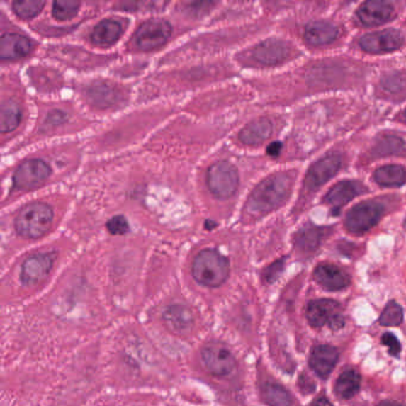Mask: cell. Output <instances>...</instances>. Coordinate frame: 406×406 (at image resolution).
I'll list each match as a JSON object with an SVG mask.
<instances>
[{"mask_svg":"<svg viewBox=\"0 0 406 406\" xmlns=\"http://www.w3.org/2000/svg\"><path fill=\"white\" fill-rule=\"evenodd\" d=\"M164 323L173 332H186L192 329L194 318L190 309L183 305L168 306L162 315Z\"/></svg>","mask_w":406,"mask_h":406,"instance_id":"obj_19","label":"cell"},{"mask_svg":"<svg viewBox=\"0 0 406 406\" xmlns=\"http://www.w3.org/2000/svg\"><path fill=\"white\" fill-rule=\"evenodd\" d=\"M79 8H80V3L78 1L57 0L52 4V16L59 21H68L78 13Z\"/></svg>","mask_w":406,"mask_h":406,"instance_id":"obj_31","label":"cell"},{"mask_svg":"<svg viewBox=\"0 0 406 406\" xmlns=\"http://www.w3.org/2000/svg\"><path fill=\"white\" fill-rule=\"evenodd\" d=\"M404 147L405 146L402 138L393 135H386L376 141L373 153L376 154V157H388L402 153Z\"/></svg>","mask_w":406,"mask_h":406,"instance_id":"obj_29","label":"cell"},{"mask_svg":"<svg viewBox=\"0 0 406 406\" xmlns=\"http://www.w3.org/2000/svg\"><path fill=\"white\" fill-rule=\"evenodd\" d=\"M323 230L315 225H305L295 235V247L300 253H313L321 244Z\"/></svg>","mask_w":406,"mask_h":406,"instance_id":"obj_23","label":"cell"},{"mask_svg":"<svg viewBox=\"0 0 406 406\" xmlns=\"http://www.w3.org/2000/svg\"><path fill=\"white\" fill-rule=\"evenodd\" d=\"M45 1L40 0H26V1H15L13 3V11L16 15L23 19H31L42 11L45 6Z\"/></svg>","mask_w":406,"mask_h":406,"instance_id":"obj_30","label":"cell"},{"mask_svg":"<svg viewBox=\"0 0 406 406\" xmlns=\"http://www.w3.org/2000/svg\"><path fill=\"white\" fill-rule=\"evenodd\" d=\"M271 134H272L271 122L266 118H260L243 128L239 132V140L248 146H256L269 140Z\"/></svg>","mask_w":406,"mask_h":406,"instance_id":"obj_21","label":"cell"},{"mask_svg":"<svg viewBox=\"0 0 406 406\" xmlns=\"http://www.w3.org/2000/svg\"><path fill=\"white\" fill-rule=\"evenodd\" d=\"M402 35L395 29L376 31L362 36L360 40L361 48L372 54H384L400 48L402 45Z\"/></svg>","mask_w":406,"mask_h":406,"instance_id":"obj_11","label":"cell"},{"mask_svg":"<svg viewBox=\"0 0 406 406\" xmlns=\"http://www.w3.org/2000/svg\"><path fill=\"white\" fill-rule=\"evenodd\" d=\"M393 16L392 5L385 1H367L358 10V18L366 26H381Z\"/></svg>","mask_w":406,"mask_h":406,"instance_id":"obj_16","label":"cell"},{"mask_svg":"<svg viewBox=\"0 0 406 406\" xmlns=\"http://www.w3.org/2000/svg\"><path fill=\"white\" fill-rule=\"evenodd\" d=\"M315 280L329 291H339L351 283V278L344 271L334 265H320L313 273Z\"/></svg>","mask_w":406,"mask_h":406,"instance_id":"obj_14","label":"cell"},{"mask_svg":"<svg viewBox=\"0 0 406 406\" xmlns=\"http://www.w3.org/2000/svg\"><path fill=\"white\" fill-rule=\"evenodd\" d=\"M122 33H123V28L120 22H117L115 19H105L96 26L91 38L96 45L105 47V45H113L120 38Z\"/></svg>","mask_w":406,"mask_h":406,"instance_id":"obj_22","label":"cell"},{"mask_svg":"<svg viewBox=\"0 0 406 406\" xmlns=\"http://www.w3.org/2000/svg\"><path fill=\"white\" fill-rule=\"evenodd\" d=\"M402 317H404V313H402V306L398 305L395 302H390L381 313L379 322L384 327H395L402 323Z\"/></svg>","mask_w":406,"mask_h":406,"instance_id":"obj_32","label":"cell"},{"mask_svg":"<svg viewBox=\"0 0 406 406\" xmlns=\"http://www.w3.org/2000/svg\"><path fill=\"white\" fill-rule=\"evenodd\" d=\"M171 34V26L160 19H152L142 24L136 31V42L143 50L160 48Z\"/></svg>","mask_w":406,"mask_h":406,"instance_id":"obj_9","label":"cell"},{"mask_svg":"<svg viewBox=\"0 0 406 406\" xmlns=\"http://www.w3.org/2000/svg\"><path fill=\"white\" fill-rule=\"evenodd\" d=\"M208 186L211 193L220 199H227L235 194L239 187V171L227 161H218L208 171Z\"/></svg>","mask_w":406,"mask_h":406,"instance_id":"obj_4","label":"cell"},{"mask_svg":"<svg viewBox=\"0 0 406 406\" xmlns=\"http://www.w3.org/2000/svg\"><path fill=\"white\" fill-rule=\"evenodd\" d=\"M55 254L50 253L35 254L28 257L23 264L21 272L23 285L34 286L45 280L52 269Z\"/></svg>","mask_w":406,"mask_h":406,"instance_id":"obj_10","label":"cell"},{"mask_svg":"<svg viewBox=\"0 0 406 406\" xmlns=\"http://www.w3.org/2000/svg\"><path fill=\"white\" fill-rule=\"evenodd\" d=\"M281 148H283V145L280 142H274L272 145H269V148H267V154L271 157H278Z\"/></svg>","mask_w":406,"mask_h":406,"instance_id":"obj_37","label":"cell"},{"mask_svg":"<svg viewBox=\"0 0 406 406\" xmlns=\"http://www.w3.org/2000/svg\"><path fill=\"white\" fill-rule=\"evenodd\" d=\"M201 361L215 376H227L236 368V360L227 346L220 342L206 344L201 351Z\"/></svg>","mask_w":406,"mask_h":406,"instance_id":"obj_7","label":"cell"},{"mask_svg":"<svg viewBox=\"0 0 406 406\" xmlns=\"http://www.w3.org/2000/svg\"><path fill=\"white\" fill-rule=\"evenodd\" d=\"M31 41L21 34H4L0 40V56L3 60H16L30 52Z\"/></svg>","mask_w":406,"mask_h":406,"instance_id":"obj_18","label":"cell"},{"mask_svg":"<svg viewBox=\"0 0 406 406\" xmlns=\"http://www.w3.org/2000/svg\"><path fill=\"white\" fill-rule=\"evenodd\" d=\"M306 318L313 328H322L328 325L332 330L342 328L344 318L339 311V303L332 299H318L309 303Z\"/></svg>","mask_w":406,"mask_h":406,"instance_id":"obj_5","label":"cell"},{"mask_svg":"<svg viewBox=\"0 0 406 406\" xmlns=\"http://www.w3.org/2000/svg\"><path fill=\"white\" fill-rule=\"evenodd\" d=\"M374 179L381 186H399L405 183L406 169L398 164H388L376 169Z\"/></svg>","mask_w":406,"mask_h":406,"instance_id":"obj_24","label":"cell"},{"mask_svg":"<svg viewBox=\"0 0 406 406\" xmlns=\"http://www.w3.org/2000/svg\"><path fill=\"white\" fill-rule=\"evenodd\" d=\"M365 191V186L358 181L343 180L329 191V193L325 196V201L332 206V210H339Z\"/></svg>","mask_w":406,"mask_h":406,"instance_id":"obj_13","label":"cell"},{"mask_svg":"<svg viewBox=\"0 0 406 406\" xmlns=\"http://www.w3.org/2000/svg\"><path fill=\"white\" fill-rule=\"evenodd\" d=\"M384 206L376 201H365L354 206L346 213V227L354 234H363L376 225L383 215Z\"/></svg>","mask_w":406,"mask_h":406,"instance_id":"obj_6","label":"cell"},{"mask_svg":"<svg viewBox=\"0 0 406 406\" xmlns=\"http://www.w3.org/2000/svg\"><path fill=\"white\" fill-rule=\"evenodd\" d=\"M400 118H402V120H404V122L406 123V110L405 111L402 112V115H400Z\"/></svg>","mask_w":406,"mask_h":406,"instance_id":"obj_40","label":"cell"},{"mask_svg":"<svg viewBox=\"0 0 406 406\" xmlns=\"http://www.w3.org/2000/svg\"><path fill=\"white\" fill-rule=\"evenodd\" d=\"M291 176L278 173L261 181L247 201V210L254 215H264L279 208L291 193Z\"/></svg>","mask_w":406,"mask_h":406,"instance_id":"obj_1","label":"cell"},{"mask_svg":"<svg viewBox=\"0 0 406 406\" xmlns=\"http://www.w3.org/2000/svg\"><path fill=\"white\" fill-rule=\"evenodd\" d=\"M337 361L339 353L334 346H318L311 353L309 363L317 376L327 378L332 372V369L335 368Z\"/></svg>","mask_w":406,"mask_h":406,"instance_id":"obj_17","label":"cell"},{"mask_svg":"<svg viewBox=\"0 0 406 406\" xmlns=\"http://www.w3.org/2000/svg\"><path fill=\"white\" fill-rule=\"evenodd\" d=\"M361 385V376L354 369L343 372L336 381V393L343 399L353 398Z\"/></svg>","mask_w":406,"mask_h":406,"instance_id":"obj_26","label":"cell"},{"mask_svg":"<svg viewBox=\"0 0 406 406\" xmlns=\"http://www.w3.org/2000/svg\"><path fill=\"white\" fill-rule=\"evenodd\" d=\"M230 266L227 257L215 249L201 250L194 257L192 276L197 283L206 287H220L229 278Z\"/></svg>","mask_w":406,"mask_h":406,"instance_id":"obj_2","label":"cell"},{"mask_svg":"<svg viewBox=\"0 0 406 406\" xmlns=\"http://www.w3.org/2000/svg\"><path fill=\"white\" fill-rule=\"evenodd\" d=\"M379 406H405L402 405V404H399L397 402H390V400H386V402H381L380 405Z\"/></svg>","mask_w":406,"mask_h":406,"instance_id":"obj_39","label":"cell"},{"mask_svg":"<svg viewBox=\"0 0 406 406\" xmlns=\"http://www.w3.org/2000/svg\"><path fill=\"white\" fill-rule=\"evenodd\" d=\"M89 96L99 108H108L117 103L118 94L111 86L106 84H96L89 91Z\"/></svg>","mask_w":406,"mask_h":406,"instance_id":"obj_28","label":"cell"},{"mask_svg":"<svg viewBox=\"0 0 406 406\" xmlns=\"http://www.w3.org/2000/svg\"><path fill=\"white\" fill-rule=\"evenodd\" d=\"M290 54V48L285 42L279 40H267L256 45L253 50L255 60L260 64L273 66L283 62Z\"/></svg>","mask_w":406,"mask_h":406,"instance_id":"obj_15","label":"cell"},{"mask_svg":"<svg viewBox=\"0 0 406 406\" xmlns=\"http://www.w3.org/2000/svg\"><path fill=\"white\" fill-rule=\"evenodd\" d=\"M22 118V111L16 101H5L0 108V131L3 134L15 130Z\"/></svg>","mask_w":406,"mask_h":406,"instance_id":"obj_25","label":"cell"},{"mask_svg":"<svg viewBox=\"0 0 406 406\" xmlns=\"http://www.w3.org/2000/svg\"><path fill=\"white\" fill-rule=\"evenodd\" d=\"M339 29L328 22H312L305 28L304 38L311 45H325L335 41Z\"/></svg>","mask_w":406,"mask_h":406,"instance_id":"obj_20","label":"cell"},{"mask_svg":"<svg viewBox=\"0 0 406 406\" xmlns=\"http://www.w3.org/2000/svg\"><path fill=\"white\" fill-rule=\"evenodd\" d=\"M385 89L390 91V92H399V91L404 89L405 86V82H404V78L400 77V75H393V77H390V78L385 79V81L383 82Z\"/></svg>","mask_w":406,"mask_h":406,"instance_id":"obj_35","label":"cell"},{"mask_svg":"<svg viewBox=\"0 0 406 406\" xmlns=\"http://www.w3.org/2000/svg\"><path fill=\"white\" fill-rule=\"evenodd\" d=\"M52 217L54 213L50 206L45 203H31L16 217V230L26 239H40L50 229Z\"/></svg>","mask_w":406,"mask_h":406,"instance_id":"obj_3","label":"cell"},{"mask_svg":"<svg viewBox=\"0 0 406 406\" xmlns=\"http://www.w3.org/2000/svg\"><path fill=\"white\" fill-rule=\"evenodd\" d=\"M383 343L385 346H388V351H390V354L393 355V356H397V355L402 351V346H400V343H399L398 339L395 337L391 332H386L383 336Z\"/></svg>","mask_w":406,"mask_h":406,"instance_id":"obj_34","label":"cell"},{"mask_svg":"<svg viewBox=\"0 0 406 406\" xmlns=\"http://www.w3.org/2000/svg\"><path fill=\"white\" fill-rule=\"evenodd\" d=\"M262 398L271 406H292L293 399L291 395L280 385L266 383L261 388Z\"/></svg>","mask_w":406,"mask_h":406,"instance_id":"obj_27","label":"cell"},{"mask_svg":"<svg viewBox=\"0 0 406 406\" xmlns=\"http://www.w3.org/2000/svg\"><path fill=\"white\" fill-rule=\"evenodd\" d=\"M50 176V167L43 160L31 159L26 161L16 169L13 184L19 190H31L45 183Z\"/></svg>","mask_w":406,"mask_h":406,"instance_id":"obj_8","label":"cell"},{"mask_svg":"<svg viewBox=\"0 0 406 406\" xmlns=\"http://www.w3.org/2000/svg\"><path fill=\"white\" fill-rule=\"evenodd\" d=\"M283 261H276L274 265L271 266L269 269V272H266V276H267V279L269 281L276 279L278 274H279L281 271H283Z\"/></svg>","mask_w":406,"mask_h":406,"instance_id":"obj_36","label":"cell"},{"mask_svg":"<svg viewBox=\"0 0 406 406\" xmlns=\"http://www.w3.org/2000/svg\"><path fill=\"white\" fill-rule=\"evenodd\" d=\"M312 406H332V402H329L328 399L320 398L315 400Z\"/></svg>","mask_w":406,"mask_h":406,"instance_id":"obj_38","label":"cell"},{"mask_svg":"<svg viewBox=\"0 0 406 406\" xmlns=\"http://www.w3.org/2000/svg\"><path fill=\"white\" fill-rule=\"evenodd\" d=\"M341 164H342V159L336 154L328 155L315 162L306 174V188L313 191L325 185L339 171Z\"/></svg>","mask_w":406,"mask_h":406,"instance_id":"obj_12","label":"cell"},{"mask_svg":"<svg viewBox=\"0 0 406 406\" xmlns=\"http://www.w3.org/2000/svg\"><path fill=\"white\" fill-rule=\"evenodd\" d=\"M106 227L113 235H124L129 230V223L127 218L123 216L112 217L106 224Z\"/></svg>","mask_w":406,"mask_h":406,"instance_id":"obj_33","label":"cell"}]
</instances>
